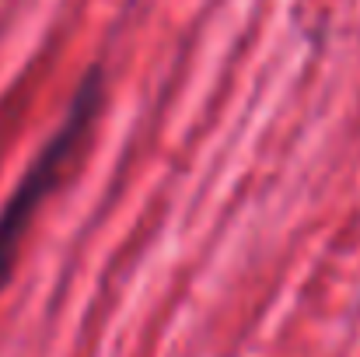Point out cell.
I'll list each match as a JSON object with an SVG mask.
<instances>
[{
  "label": "cell",
  "mask_w": 360,
  "mask_h": 357,
  "mask_svg": "<svg viewBox=\"0 0 360 357\" xmlns=\"http://www.w3.org/2000/svg\"><path fill=\"white\" fill-rule=\"evenodd\" d=\"M102 92H105V77H102V70L95 67V70L81 81V88H77V95H74L67 116L60 123V130L42 144V151H39V154L32 158V165L25 168V175H21V182L14 186V193L7 196V203H4V211H0V291H4L7 280H11V270H14V259H18V245H21V238L28 232L35 211L49 200V193L56 189V182H60L63 172L70 168L74 154L84 147V140H88L95 119L102 113Z\"/></svg>",
  "instance_id": "obj_1"
}]
</instances>
